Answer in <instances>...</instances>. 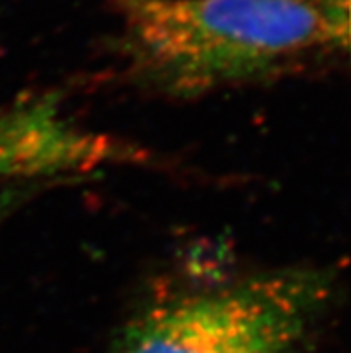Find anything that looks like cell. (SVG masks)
<instances>
[{"label":"cell","mask_w":351,"mask_h":353,"mask_svg":"<svg viewBox=\"0 0 351 353\" xmlns=\"http://www.w3.org/2000/svg\"><path fill=\"white\" fill-rule=\"evenodd\" d=\"M120 2H122V4H131V2H134V0H120Z\"/></svg>","instance_id":"8992f818"},{"label":"cell","mask_w":351,"mask_h":353,"mask_svg":"<svg viewBox=\"0 0 351 353\" xmlns=\"http://www.w3.org/2000/svg\"><path fill=\"white\" fill-rule=\"evenodd\" d=\"M335 294L314 265L242 274L146 305L112 353H299Z\"/></svg>","instance_id":"7a4b0ae2"},{"label":"cell","mask_w":351,"mask_h":353,"mask_svg":"<svg viewBox=\"0 0 351 353\" xmlns=\"http://www.w3.org/2000/svg\"><path fill=\"white\" fill-rule=\"evenodd\" d=\"M23 197H26V192L18 187L0 190V224L17 210V206L20 205V201H23Z\"/></svg>","instance_id":"277c9868"},{"label":"cell","mask_w":351,"mask_h":353,"mask_svg":"<svg viewBox=\"0 0 351 353\" xmlns=\"http://www.w3.org/2000/svg\"><path fill=\"white\" fill-rule=\"evenodd\" d=\"M124 8L128 74L172 97L262 83L350 49V14L321 0H134Z\"/></svg>","instance_id":"6da1fadb"},{"label":"cell","mask_w":351,"mask_h":353,"mask_svg":"<svg viewBox=\"0 0 351 353\" xmlns=\"http://www.w3.org/2000/svg\"><path fill=\"white\" fill-rule=\"evenodd\" d=\"M323 4L330 6L332 9L343 14H350V0H321Z\"/></svg>","instance_id":"5b68a950"},{"label":"cell","mask_w":351,"mask_h":353,"mask_svg":"<svg viewBox=\"0 0 351 353\" xmlns=\"http://www.w3.org/2000/svg\"><path fill=\"white\" fill-rule=\"evenodd\" d=\"M134 157L126 143L74 124L50 94L0 106V178H54Z\"/></svg>","instance_id":"3957f363"}]
</instances>
